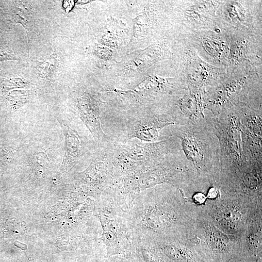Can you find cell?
Listing matches in <instances>:
<instances>
[{"label":"cell","mask_w":262,"mask_h":262,"mask_svg":"<svg viewBox=\"0 0 262 262\" xmlns=\"http://www.w3.org/2000/svg\"><path fill=\"white\" fill-rule=\"evenodd\" d=\"M201 209L188 201L179 188L160 184L147 189L128 211L133 237L189 239Z\"/></svg>","instance_id":"cell-1"},{"label":"cell","mask_w":262,"mask_h":262,"mask_svg":"<svg viewBox=\"0 0 262 262\" xmlns=\"http://www.w3.org/2000/svg\"><path fill=\"white\" fill-rule=\"evenodd\" d=\"M179 153L170 155L158 164L115 177L109 187L119 205L129 211L142 192L160 184L179 188L201 179L192 164Z\"/></svg>","instance_id":"cell-2"},{"label":"cell","mask_w":262,"mask_h":262,"mask_svg":"<svg viewBox=\"0 0 262 262\" xmlns=\"http://www.w3.org/2000/svg\"><path fill=\"white\" fill-rule=\"evenodd\" d=\"M179 126L173 135L179 139L185 158L201 179L215 181L220 171V150L211 118Z\"/></svg>","instance_id":"cell-3"},{"label":"cell","mask_w":262,"mask_h":262,"mask_svg":"<svg viewBox=\"0 0 262 262\" xmlns=\"http://www.w3.org/2000/svg\"><path fill=\"white\" fill-rule=\"evenodd\" d=\"M211 120L220 150V171L217 181L220 183L229 182L241 175L249 164L244 153L240 119L233 108L222 110Z\"/></svg>","instance_id":"cell-4"},{"label":"cell","mask_w":262,"mask_h":262,"mask_svg":"<svg viewBox=\"0 0 262 262\" xmlns=\"http://www.w3.org/2000/svg\"><path fill=\"white\" fill-rule=\"evenodd\" d=\"M95 210L101 229L99 240L106 256L130 255L133 235L128 211L119 205L108 187L96 200Z\"/></svg>","instance_id":"cell-5"},{"label":"cell","mask_w":262,"mask_h":262,"mask_svg":"<svg viewBox=\"0 0 262 262\" xmlns=\"http://www.w3.org/2000/svg\"><path fill=\"white\" fill-rule=\"evenodd\" d=\"M220 190L219 196L206 202L201 208L218 229L239 239L250 219L258 210H262V201L220 188Z\"/></svg>","instance_id":"cell-6"},{"label":"cell","mask_w":262,"mask_h":262,"mask_svg":"<svg viewBox=\"0 0 262 262\" xmlns=\"http://www.w3.org/2000/svg\"><path fill=\"white\" fill-rule=\"evenodd\" d=\"M177 138L171 135L158 142L119 146L111 154L115 178L154 165L167 156L179 153L180 145Z\"/></svg>","instance_id":"cell-7"},{"label":"cell","mask_w":262,"mask_h":262,"mask_svg":"<svg viewBox=\"0 0 262 262\" xmlns=\"http://www.w3.org/2000/svg\"><path fill=\"white\" fill-rule=\"evenodd\" d=\"M189 239L205 262H224L238 255L239 239L218 229L202 208Z\"/></svg>","instance_id":"cell-8"},{"label":"cell","mask_w":262,"mask_h":262,"mask_svg":"<svg viewBox=\"0 0 262 262\" xmlns=\"http://www.w3.org/2000/svg\"><path fill=\"white\" fill-rule=\"evenodd\" d=\"M115 178L111 155L103 153L94 159L78 174L77 183L82 191L98 200Z\"/></svg>","instance_id":"cell-9"},{"label":"cell","mask_w":262,"mask_h":262,"mask_svg":"<svg viewBox=\"0 0 262 262\" xmlns=\"http://www.w3.org/2000/svg\"><path fill=\"white\" fill-rule=\"evenodd\" d=\"M241 130L244 153L250 163H262V110L245 107L235 108Z\"/></svg>","instance_id":"cell-10"},{"label":"cell","mask_w":262,"mask_h":262,"mask_svg":"<svg viewBox=\"0 0 262 262\" xmlns=\"http://www.w3.org/2000/svg\"><path fill=\"white\" fill-rule=\"evenodd\" d=\"M180 123L174 114H151L133 119L128 126V136L142 141L153 142L164 127Z\"/></svg>","instance_id":"cell-11"},{"label":"cell","mask_w":262,"mask_h":262,"mask_svg":"<svg viewBox=\"0 0 262 262\" xmlns=\"http://www.w3.org/2000/svg\"><path fill=\"white\" fill-rule=\"evenodd\" d=\"M262 253V210L250 219L239 240L237 256L248 257Z\"/></svg>","instance_id":"cell-12"},{"label":"cell","mask_w":262,"mask_h":262,"mask_svg":"<svg viewBox=\"0 0 262 262\" xmlns=\"http://www.w3.org/2000/svg\"><path fill=\"white\" fill-rule=\"evenodd\" d=\"M154 241L170 262H205L189 239H167Z\"/></svg>","instance_id":"cell-13"},{"label":"cell","mask_w":262,"mask_h":262,"mask_svg":"<svg viewBox=\"0 0 262 262\" xmlns=\"http://www.w3.org/2000/svg\"><path fill=\"white\" fill-rule=\"evenodd\" d=\"M79 114L98 144L108 140V136L103 132L100 124L98 103L91 97L82 98L79 101Z\"/></svg>","instance_id":"cell-14"},{"label":"cell","mask_w":262,"mask_h":262,"mask_svg":"<svg viewBox=\"0 0 262 262\" xmlns=\"http://www.w3.org/2000/svg\"><path fill=\"white\" fill-rule=\"evenodd\" d=\"M66 141L65 153L61 167L62 172L69 171L79 160L82 151L80 136L77 132L63 121L59 120Z\"/></svg>","instance_id":"cell-15"},{"label":"cell","mask_w":262,"mask_h":262,"mask_svg":"<svg viewBox=\"0 0 262 262\" xmlns=\"http://www.w3.org/2000/svg\"><path fill=\"white\" fill-rule=\"evenodd\" d=\"M130 255L138 262H170L154 241L146 238L133 237Z\"/></svg>","instance_id":"cell-16"},{"label":"cell","mask_w":262,"mask_h":262,"mask_svg":"<svg viewBox=\"0 0 262 262\" xmlns=\"http://www.w3.org/2000/svg\"><path fill=\"white\" fill-rule=\"evenodd\" d=\"M57 60L53 55L50 56L48 59L41 62L38 65L37 69L42 77H47L52 74L57 66Z\"/></svg>","instance_id":"cell-17"},{"label":"cell","mask_w":262,"mask_h":262,"mask_svg":"<svg viewBox=\"0 0 262 262\" xmlns=\"http://www.w3.org/2000/svg\"><path fill=\"white\" fill-rule=\"evenodd\" d=\"M7 84L10 85V87H24L28 85V82L24 79L16 78L11 79L9 81H6Z\"/></svg>","instance_id":"cell-18"},{"label":"cell","mask_w":262,"mask_h":262,"mask_svg":"<svg viewBox=\"0 0 262 262\" xmlns=\"http://www.w3.org/2000/svg\"><path fill=\"white\" fill-rule=\"evenodd\" d=\"M239 257L242 262H262V253L248 257Z\"/></svg>","instance_id":"cell-19"},{"label":"cell","mask_w":262,"mask_h":262,"mask_svg":"<svg viewBox=\"0 0 262 262\" xmlns=\"http://www.w3.org/2000/svg\"><path fill=\"white\" fill-rule=\"evenodd\" d=\"M224 262H242L241 259L238 256H236Z\"/></svg>","instance_id":"cell-20"}]
</instances>
